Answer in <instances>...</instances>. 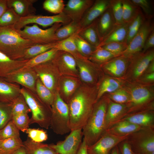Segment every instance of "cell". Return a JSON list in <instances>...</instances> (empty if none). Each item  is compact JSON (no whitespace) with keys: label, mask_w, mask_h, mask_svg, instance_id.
Segmentation results:
<instances>
[{"label":"cell","mask_w":154,"mask_h":154,"mask_svg":"<svg viewBox=\"0 0 154 154\" xmlns=\"http://www.w3.org/2000/svg\"><path fill=\"white\" fill-rule=\"evenodd\" d=\"M154 29H153L147 37L144 44L142 52H144L154 48Z\"/></svg>","instance_id":"cell-55"},{"label":"cell","mask_w":154,"mask_h":154,"mask_svg":"<svg viewBox=\"0 0 154 154\" xmlns=\"http://www.w3.org/2000/svg\"><path fill=\"white\" fill-rule=\"evenodd\" d=\"M30 119L27 114H22L13 116L12 120L19 130L25 132L29 128Z\"/></svg>","instance_id":"cell-50"},{"label":"cell","mask_w":154,"mask_h":154,"mask_svg":"<svg viewBox=\"0 0 154 154\" xmlns=\"http://www.w3.org/2000/svg\"><path fill=\"white\" fill-rule=\"evenodd\" d=\"M147 154H154V151L150 152Z\"/></svg>","instance_id":"cell-62"},{"label":"cell","mask_w":154,"mask_h":154,"mask_svg":"<svg viewBox=\"0 0 154 154\" xmlns=\"http://www.w3.org/2000/svg\"><path fill=\"white\" fill-rule=\"evenodd\" d=\"M130 22L117 25L100 43L98 47L112 42H126L129 26Z\"/></svg>","instance_id":"cell-31"},{"label":"cell","mask_w":154,"mask_h":154,"mask_svg":"<svg viewBox=\"0 0 154 154\" xmlns=\"http://www.w3.org/2000/svg\"><path fill=\"white\" fill-rule=\"evenodd\" d=\"M127 46L125 42H112L104 44L100 47L112 53L121 55Z\"/></svg>","instance_id":"cell-52"},{"label":"cell","mask_w":154,"mask_h":154,"mask_svg":"<svg viewBox=\"0 0 154 154\" xmlns=\"http://www.w3.org/2000/svg\"><path fill=\"white\" fill-rule=\"evenodd\" d=\"M146 19L142 12L130 22L126 41V42L128 45L136 34Z\"/></svg>","instance_id":"cell-42"},{"label":"cell","mask_w":154,"mask_h":154,"mask_svg":"<svg viewBox=\"0 0 154 154\" xmlns=\"http://www.w3.org/2000/svg\"><path fill=\"white\" fill-rule=\"evenodd\" d=\"M13 116L31 112L25 100L21 94L11 103Z\"/></svg>","instance_id":"cell-43"},{"label":"cell","mask_w":154,"mask_h":154,"mask_svg":"<svg viewBox=\"0 0 154 154\" xmlns=\"http://www.w3.org/2000/svg\"><path fill=\"white\" fill-rule=\"evenodd\" d=\"M94 0H69L63 12L71 21L79 23L84 15L93 4Z\"/></svg>","instance_id":"cell-19"},{"label":"cell","mask_w":154,"mask_h":154,"mask_svg":"<svg viewBox=\"0 0 154 154\" xmlns=\"http://www.w3.org/2000/svg\"><path fill=\"white\" fill-rule=\"evenodd\" d=\"M56 42L45 44H37L30 47L25 51L22 60H29L54 48Z\"/></svg>","instance_id":"cell-39"},{"label":"cell","mask_w":154,"mask_h":154,"mask_svg":"<svg viewBox=\"0 0 154 154\" xmlns=\"http://www.w3.org/2000/svg\"><path fill=\"white\" fill-rule=\"evenodd\" d=\"M58 51L56 48H53L29 60L23 67L32 68L36 66L51 61Z\"/></svg>","instance_id":"cell-35"},{"label":"cell","mask_w":154,"mask_h":154,"mask_svg":"<svg viewBox=\"0 0 154 154\" xmlns=\"http://www.w3.org/2000/svg\"><path fill=\"white\" fill-rule=\"evenodd\" d=\"M23 146L27 154H58L49 145L35 142L29 137L23 142Z\"/></svg>","instance_id":"cell-32"},{"label":"cell","mask_w":154,"mask_h":154,"mask_svg":"<svg viewBox=\"0 0 154 154\" xmlns=\"http://www.w3.org/2000/svg\"><path fill=\"white\" fill-rule=\"evenodd\" d=\"M120 55L100 47L96 48L88 59L100 66L112 58Z\"/></svg>","instance_id":"cell-37"},{"label":"cell","mask_w":154,"mask_h":154,"mask_svg":"<svg viewBox=\"0 0 154 154\" xmlns=\"http://www.w3.org/2000/svg\"><path fill=\"white\" fill-rule=\"evenodd\" d=\"M21 93L24 97L32 113L30 125L36 123L48 129L50 125L51 106L44 102L36 94L25 88H21Z\"/></svg>","instance_id":"cell-5"},{"label":"cell","mask_w":154,"mask_h":154,"mask_svg":"<svg viewBox=\"0 0 154 154\" xmlns=\"http://www.w3.org/2000/svg\"><path fill=\"white\" fill-rule=\"evenodd\" d=\"M23 146L20 137L0 140V154H13Z\"/></svg>","instance_id":"cell-36"},{"label":"cell","mask_w":154,"mask_h":154,"mask_svg":"<svg viewBox=\"0 0 154 154\" xmlns=\"http://www.w3.org/2000/svg\"><path fill=\"white\" fill-rule=\"evenodd\" d=\"M19 84L9 82L0 77V102L11 103L21 94Z\"/></svg>","instance_id":"cell-25"},{"label":"cell","mask_w":154,"mask_h":154,"mask_svg":"<svg viewBox=\"0 0 154 154\" xmlns=\"http://www.w3.org/2000/svg\"><path fill=\"white\" fill-rule=\"evenodd\" d=\"M121 2L123 23L131 21L142 12L140 8L133 3L131 0H121Z\"/></svg>","instance_id":"cell-33"},{"label":"cell","mask_w":154,"mask_h":154,"mask_svg":"<svg viewBox=\"0 0 154 154\" xmlns=\"http://www.w3.org/2000/svg\"><path fill=\"white\" fill-rule=\"evenodd\" d=\"M25 132L28 137L36 143H41L48 139L46 132L42 129L29 128Z\"/></svg>","instance_id":"cell-51"},{"label":"cell","mask_w":154,"mask_h":154,"mask_svg":"<svg viewBox=\"0 0 154 154\" xmlns=\"http://www.w3.org/2000/svg\"><path fill=\"white\" fill-rule=\"evenodd\" d=\"M71 21L70 19L63 12L50 16L34 14L21 17L14 26L15 29L19 30H21L27 25L31 23L37 24L45 28L58 23L65 25Z\"/></svg>","instance_id":"cell-11"},{"label":"cell","mask_w":154,"mask_h":154,"mask_svg":"<svg viewBox=\"0 0 154 154\" xmlns=\"http://www.w3.org/2000/svg\"><path fill=\"white\" fill-rule=\"evenodd\" d=\"M121 154H133L131 147L125 140L118 145Z\"/></svg>","instance_id":"cell-56"},{"label":"cell","mask_w":154,"mask_h":154,"mask_svg":"<svg viewBox=\"0 0 154 154\" xmlns=\"http://www.w3.org/2000/svg\"><path fill=\"white\" fill-rule=\"evenodd\" d=\"M133 154H135L133 153Z\"/></svg>","instance_id":"cell-63"},{"label":"cell","mask_w":154,"mask_h":154,"mask_svg":"<svg viewBox=\"0 0 154 154\" xmlns=\"http://www.w3.org/2000/svg\"><path fill=\"white\" fill-rule=\"evenodd\" d=\"M82 129L71 130L70 134L62 141L56 144L49 145L58 154H77L82 142Z\"/></svg>","instance_id":"cell-15"},{"label":"cell","mask_w":154,"mask_h":154,"mask_svg":"<svg viewBox=\"0 0 154 154\" xmlns=\"http://www.w3.org/2000/svg\"><path fill=\"white\" fill-rule=\"evenodd\" d=\"M110 154H121L118 145L116 146L112 150Z\"/></svg>","instance_id":"cell-61"},{"label":"cell","mask_w":154,"mask_h":154,"mask_svg":"<svg viewBox=\"0 0 154 154\" xmlns=\"http://www.w3.org/2000/svg\"><path fill=\"white\" fill-rule=\"evenodd\" d=\"M141 127L126 121L116 122L110 126L106 132L118 136L127 135L141 128Z\"/></svg>","instance_id":"cell-30"},{"label":"cell","mask_w":154,"mask_h":154,"mask_svg":"<svg viewBox=\"0 0 154 154\" xmlns=\"http://www.w3.org/2000/svg\"><path fill=\"white\" fill-rule=\"evenodd\" d=\"M130 58L122 55L114 58L100 66L104 74L117 78H122L125 75Z\"/></svg>","instance_id":"cell-18"},{"label":"cell","mask_w":154,"mask_h":154,"mask_svg":"<svg viewBox=\"0 0 154 154\" xmlns=\"http://www.w3.org/2000/svg\"><path fill=\"white\" fill-rule=\"evenodd\" d=\"M87 145L83 138L77 154H88L87 151Z\"/></svg>","instance_id":"cell-57"},{"label":"cell","mask_w":154,"mask_h":154,"mask_svg":"<svg viewBox=\"0 0 154 154\" xmlns=\"http://www.w3.org/2000/svg\"><path fill=\"white\" fill-rule=\"evenodd\" d=\"M109 100L105 94L97 101L82 129L84 138L88 146L94 144L106 132V117Z\"/></svg>","instance_id":"cell-3"},{"label":"cell","mask_w":154,"mask_h":154,"mask_svg":"<svg viewBox=\"0 0 154 154\" xmlns=\"http://www.w3.org/2000/svg\"><path fill=\"white\" fill-rule=\"evenodd\" d=\"M147 85H154V72L144 73L135 82Z\"/></svg>","instance_id":"cell-54"},{"label":"cell","mask_w":154,"mask_h":154,"mask_svg":"<svg viewBox=\"0 0 154 154\" xmlns=\"http://www.w3.org/2000/svg\"><path fill=\"white\" fill-rule=\"evenodd\" d=\"M19 131L11 120L0 130V140L20 137Z\"/></svg>","instance_id":"cell-48"},{"label":"cell","mask_w":154,"mask_h":154,"mask_svg":"<svg viewBox=\"0 0 154 154\" xmlns=\"http://www.w3.org/2000/svg\"><path fill=\"white\" fill-rule=\"evenodd\" d=\"M51 108L50 126L54 132L63 135L70 132L68 106L61 97L59 92L55 94Z\"/></svg>","instance_id":"cell-6"},{"label":"cell","mask_w":154,"mask_h":154,"mask_svg":"<svg viewBox=\"0 0 154 154\" xmlns=\"http://www.w3.org/2000/svg\"><path fill=\"white\" fill-rule=\"evenodd\" d=\"M8 8L7 0H0V17Z\"/></svg>","instance_id":"cell-58"},{"label":"cell","mask_w":154,"mask_h":154,"mask_svg":"<svg viewBox=\"0 0 154 154\" xmlns=\"http://www.w3.org/2000/svg\"><path fill=\"white\" fill-rule=\"evenodd\" d=\"M80 87L78 78L66 76H61L59 92L63 100L68 104L71 97Z\"/></svg>","instance_id":"cell-26"},{"label":"cell","mask_w":154,"mask_h":154,"mask_svg":"<svg viewBox=\"0 0 154 154\" xmlns=\"http://www.w3.org/2000/svg\"><path fill=\"white\" fill-rule=\"evenodd\" d=\"M139 7L146 18H153V8L151 1L148 0H131Z\"/></svg>","instance_id":"cell-53"},{"label":"cell","mask_w":154,"mask_h":154,"mask_svg":"<svg viewBox=\"0 0 154 154\" xmlns=\"http://www.w3.org/2000/svg\"><path fill=\"white\" fill-rule=\"evenodd\" d=\"M3 78L9 82L20 84L36 94V83L38 77L32 68L22 67Z\"/></svg>","instance_id":"cell-14"},{"label":"cell","mask_w":154,"mask_h":154,"mask_svg":"<svg viewBox=\"0 0 154 154\" xmlns=\"http://www.w3.org/2000/svg\"><path fill=\"white\" fill-rule=\"evenodd\" d=\"M75 41L79 53L88 59L97 48L90 44L79 35V33L76 36Z\"/></svg>","instance_id":"cell-41"},{"label":"cell","mask_w":154,"mask_h":154,"mask_svg":"<svg viewBox=\"0 0 154 154\" xmlns=\"http://www.w3.org/2000/svg\"><path fill=\"white\" fill-rule=\"evenodd\" d=\"M97 87L85 84L80 86L68 103L71 131L82 129L97 102Z\"/></svg>","instance_id":"cell-1"},{"label":"cell","mask_w":154,"mask_h":154,"mask_svg":"<svg viewBox=\"0 0 154 154\" xmlns=\"http://www.w3.org/2000/svg\"><path fill=\"white\" fill-rule=\"evenodd\" d=\"M125 141L135 154H147L154 151V128L142 127L128 135Z\"/></svg>","instance_id":"cell-7"},{"label":"cell","mask_w":154,"mask_h":154,"mask_svg":"<svg viewBox=\"0 0 154 154\" xmlns=\"http://www.w3.org/2000/svg\"><path fill=\"white\" fill-rule=\"evenodd\" d=\"M121 121H127L141 127L154 128V110L127 115L117 122Z\"/></svg>","instance_id":"cell-22"},{"label":"cell","mask_w":154,"mask_h":154,"mask_svg":"<svg viewBox=\"0 0 154 154\" xmlns=\"http://www.w3.org/2000/svg\"><path fill=\"white\" fill-rule=\"evenodd\" d=\"M43 84L54 94L59 92L61 76L51 61L32 68Z\"/></svg>","instance_id":"cell-10"},{"label":"cell","mask_w":154,"mask_h":154,"mask_svg":"<svg viewBox=\"0 0 154 154\" xmlns=\"http://www.w3.org/2000/svg\"><path fill=\"white\" fill-rule=\"evenodd\" d=\"M127 112L126 104L117 103L109 99L106 117V130L124 117Z\"/></svg>","instance_id":"cell-23"},{"label":"cell","mask_w":154,"mask_h":154,"mask_svg":"<svg viewBox=\"0 0 154 154\" xmlns=\"http://www.w3.org/2000/svg\"><path fill=\"white\" fill-rule=\"evenodd\" d=\"M110 7V0H96L86 11L80 22L82 29L90 25Z\"/></svg>","instance_id":"cell-21"},{"label":"cell","mask_w":154,"mask_h":154,"mask_svg":"<svg viewBox=\"0 0 154 154\" xmlns=\"http://www.w3.org/2000/svg\"><path fill=\"white\" fill-rule=\"evenodd\" d=\"M13 154H27L26 150L23 146L21 147Z\"/></svg>","instance_id":"cell-60"},{"label":"cell","mask_w":154,"mask_h":154,"mask_svg":"<svg viewBox=\"0 0 154 154\" xmlns=\"http://www.w3.org/2000/svg\"><path fill=\"white\" fill-rule=\"evenodd\" d=\"M152 18L146 19L136 34L128 44L127 49L121 55L130 58L142 52L147 37L154 29Z\"/></svg>","instance_id":"cell-12"},{"label":"cell","mask_w":154,"mask_h":154,"mask_svg":"<svg viewBox=\"0 0 154 154\" xmlns=\"http://www.w3.org/2000/svg\"><path fill=\"white\" fill-rule=\"evenodd\" d=\"M122 87L129 95L126 104L127 115L149 110H154V85H145L124 80Z\"/></svg>","instance_id":"cell-2"},{"label":"cell","mask_w":154,"mask_h":154,"mask_svg":"<svg viewBox=\"0 0 154 154\" xmlns=\"http://www.w3.org/2000/svg\"><path fill=\"white\" fill-rule=\"evenodd\" d=\"M127 135L118 137L105 132L94 144L87 146L88 154H110L113 149L125 140Z\"/></svg>","instance_id":"cell-17"},{"label":"cell","mask_w":154,"mask_h":154,"mask_svg":"<svg viewBox=\"0 0 154 154\" xmlns=\"http://www.w3.org/2000/svg\"><path fill=\"white\" fill-rule=\"evenodd\" d=\"M65 6L63 0H46L43 3V7L45 10L56 14L63 12Z\"/></svg>","instance_id":"cell-47"},{"label":"cell","mask_w":154,"mask_h":154,"mask_svg":"<svg viewBox=\"0 0 154 154\" xmlns=\"http://www.w3.org/2000/svg\"><path fill=\"white\" fill-rule=\"evenodd\" d=\"M37 0H7L8 8L12 9L20 17L36 13V9L33 4Z\"/></svg>","instance_id":"cell-27"},{"label":"cell","mask_w":154,"mask_h":154,"mask_svg":"<svg viewBox=\"0 0 154 154\" xmlns=\"http://www.w3.org/2000/svg\"><path fill=\"white\" fill-rule=\"evenodd\" d=\"M62 24L56 23L49 28L44 30L37 24L31 26H26L22 30H17L23 38L38 44H45L57 41L55 33Z\"/></svg>","instance_id":"cell-9"},{"label":"cell","mask_w":154,"mask_h":154,"mask_svg":"<svg viewBox=\"0 0 154 154\" xmlns=\"http://www.w3.org/2000/svg\"><path fill=\"white\" fill-rule=\"evenodd\" d=\"M110 8L117 25L123 23L121 0H110Z\"/></svg>","instance_id":"cell-49"},{"label":"cell","mask_w":154,"mask_h":154,"mask_svg":"<svg viewBox=\"0 0 154 154\" xmlns=\"http://www.w3.org/2000/svg\"><path fill=\"white\" fill-rule=\"evenodd\" d=\"M153 72H154V60L150 62L144 73Z\"/></svg>","instance_id":"cell-59"},{"label":"cell","mask_w":154,"mask_h":154,"mask_svg":"<svg viewBox=\"0 0 154 154\" xmlns=\"http://www.w3.org/2000/svg\"><path fill=\"white\" fill-rule=\"evenodd\" d=\"M80 31L74 33L67 38L56 42L54 48H56L58 50L63 51L70 53L76 60L88 59L79 53L75 42V36Z\"/></svg>","instance_id":"cell-29"},{"label":"cell","mask_w":154,"mask_h":154,"mask_svg":"<svg viewBox=\"0 0 154 154\" xmlns=\"http://www.w3.org/2000/svg\"><path fill=\"white\" fill-rule=\"evenodd\" d=\"M28 60H16L0 51V77L4 78L11 72L24 66Z\"/></svg>","instance_id":"cell-28"},{"label":"cell","mask_w":154,"mask_h":154,"mask_svg":"<svg viewBox=\"0 0 154 154\" xmlns=\"http://www.w3.org/2000/svg\"><path fill=\"white\" fill-rule=\"evenodd\" d=\"M81 29L79 23L71 21L57 30L55 35L57 41L67 38Z\"/></svg>","instance_id":"cell-34"},{"label":"cell","mask_w":154,"mask_h":154,"mask_svg":"<svg viewBox=\"0 0 154 154\" xmlns=\"http://www.w3.org/2000/svg\"><path fill=\"white\" fill-rule=\"evenodd\" d=\"M123 80L105 74L97 85V101L105 94L112 92L122 87Z\"/></svg>","instance_id":"cell-24"},{"label":"cell","mask_w":154,"mask_h":154,"mask_svg":"<svg viewBox=\"0 0 154 154\" xmlns=\"http://www.w3.org/2000/svg\"><path fill=\"white\" fill-rule=\"evenodd\" d=\"M36 93L39 98L44 103L51 106L54 98V95L45 86L38 78L35 86Z\"/></svg>","instance_id":"cell-40"},{"label":"cell","mask_w":154,"mask_h":154,"mask_svg":"<svg viewBox=\"0 0 154 154\" xmlns=\"http://www.w3.org/2000/svg\"><path fill=\"white\" fill-rule=\"evenodd\" d=\"M79 35L94 46L97 47L100 44V41L94 21L90 25L82 29Z\"/></svg>","instance_id":"cell-38"},{"label":"cell","mask_w":154,"mask_h":154,"mask_svg":"<svg viewBox=\"0 0 154 154\" xmlns=\"http://www.w3.org/2000/svg\"><path fill=\"white\" fill-rule=\"evenodd\" d=\"M79 76L85 84L97 85L104 74L100 66L88 59L76 60Z\"/></svg>","instance_id":"cell-13"},{"label":"cell","mask_w":154,"mask_h":154,"mask_svg":"<svg viewBox=\"0 0 154 154\" xmlns=\"http://www.w3.org/2000/svg\"><path fill=\"white\" fill-rule=\"evenodd\" d=\"M105 94L111 100L119 104H126L129 100V93L122 87L113 92Z\"/></svg>","instance_id":"cell-44"},{"label":"cell","mask_w":154,"mask_h":154,"mask_svg":"<svg viewBox=\"0 0 154 154\" xmlns=\"http://www.w3.org/2000/svg\"><path fill=\"white\" fill-rule=\"evenodd\" d=\"M36 44L22 37L14 25L0 26V51L11 59L22 60L25 50Z\"/></svg>","instance_id":"cell-4"},{"label":"cell","mask_w":154,"mask_h":154,"mask_svg":"<svg viewBox=\"0 0 154 154\" xmlns=\"http://www.w3.org/2000/svg\"><path fill=\"white\" fill-rule=\"evenodd\" d=\"M153 60L154 48L135 55L130 58L126 72L121 78L126 82H136L144 73L150 62Z\"/></svg>","instance_id":"cell-8"},{"label":"cell","mask_w":154,"mask_h":154,"mask_svg":"<svg viewBox=\"0 0 154 154\" xmlns=\"http://www.w3.org/2000/svg\"><path fill=\"white\" fill-rule=\"evenodd\" d=\"M13 116L11 103L0 102V130L12 120Z\"/></svg>","instance_id":"cell-45"},{"label":"cell","mask_w":154,"mask_h":154,"mask_svg":"<svg viewBox=\"0 0 154 154\" xmlns=\"http://www.w3.org/2000/svg\"><path fill=\"white\" fill-rule=\"evenodd\" d=\"M20 18L12 9L8 8L0 17V26L14 25Z\"/></svg>","instance_id":"cell-46"},{"label":"cell","mask_w":154,"mask_h":154,"mask_svg":"<svg viewBox=\"0 0 154 154\" xmlns=\"http://www.w3.org/2000/svg\"><path fill=\"white\" fill-rule=\"evenodd\" d=\"M94 22L100 43L117 26L110 7Z\"/></svg>","instance_id":"cell-20"},{"label":"cell","mask_w":154,"mask_h":154,"mask_svg":"<svg viewBox=\"0 0 154 154\" xmlns=\"http://www.w3.org/2000/svg\"><path fill=\"white\" fill-rule=\"evenodd\" d=\"M51 61L61 76L79 77L76 60L70 53L58 50Z\"/></svg>","instance_id":"cell-16"}]
</instances>
